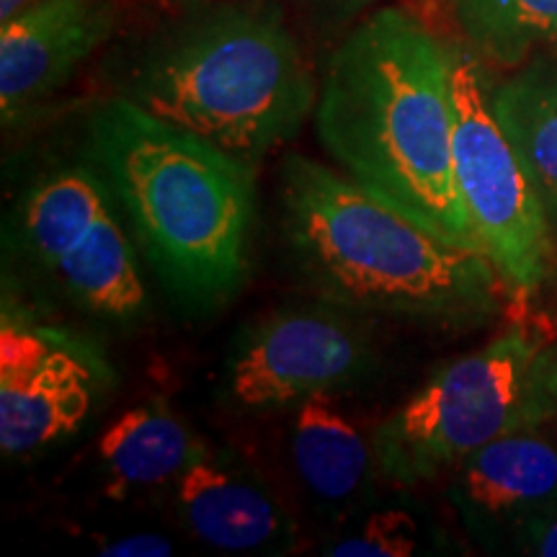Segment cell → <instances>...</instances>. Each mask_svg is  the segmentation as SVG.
<instances>
[{
	"instance_id": "e0dca14e",
	"label": "cell",
	"mask_w": 557,
	"mask_h": 557,
	"mask_svg": "<svg viewBox=\"0 0 557 557\" xmlns=\"http://www.w3.org/2000/svg\"><path fill=\"white\" fill-rule=\"evenodd\" d=\"M418 521L400 508L374 511L346 537L333 540L323 549L333 557H408L421 547Z\"/></svg>"
},
{
	"instance_id": "6da1fadb",
	"label": "cell",
	"mask_w": 557,
	"mask_h": 557,
	"mask_svg": "<svg viewBox=\"0 0 557 557\" xmlns=\"http://www.w3.org/2000/svg\"><path fill=\"white\" fill-rule=\"evenodd\" d=\"M318 143L354 184L451 246L480 250L455 173L449 45L403 9H377L331 54Z\"/></svg>"
},
{
	"instance_id": "2e32d148",
	"label": "cell",
	"mask_w": 557,
	"mask_h": 557,
	"mask_svg": "<svg viewBox=\"0 0 557 557\" xmlns=\"http://www.w3.org/2000/svg\"><path fill=\"white\" fill-rule=\"evenodd\" d=\"M451 13L470 50L498 67L557 54V0H451Z\"/></svg>"
},
{
	"instance_id": "52a82bcc",
	"label": "cell",
	"mask_w": 557,
	"mask_h": 557,
	"mask_svg": "<svg viewBox=\"0 0 557 557\" xmlns=\"http://www.w3.org/2000/svg\"><path fill=\"white\" fill-rule=\"evenodd\" d=\"M18 225L29 253L78 308L116 323L148 308L135 250L96 171L73 165L34 181Z\"/></svg>"
},
{
	"instance_id": "ac0fdd59",
	"label": "cell",
	"mask_w": 557,
	"mask_h": 557,
	"mask_svg": "<svg viewBox=\"0 0 557 557\" xmlns=\"http://www.w3.org/2000/svg\"><path fill=\"white\" fill-rule=\"evenodd\" d=\"M297 3L310 13L315 26L325 32H333L354 24V21H357L369 5L377 3V0H297Z\"/></svg>"
},
{
	"instance_id": "4fadbf2b",
	"label": "cell",
	"mask_w": 557,
	"mask_h": 557,
	"mask_svg": "<svg viewBox=\"0 0 557 557\" xmlns=\"http://www.w3.org/2000/svg\"><path fill=\"white\" fill-rule=\"evenodd\" d=\"M289 451L305 491L336 517L364 504L380 478L372 442L331 406L329 395L297 406Z\"/></svg>"
},
{
	"instance_id": "7c38bea8",
	"label": "cell",
	"mask_w": 557,
	"mask_h": 557,
	"mask_svg": "<svg viewBox=\"0 0 557 557\" xmlns=\"http://www.w3.org/2000/svg\"><path fill=\"white\" fill-rule=\"evenodd\" d=\"M176 504L194 537L214 549L282 555L297 542V529L274 493L209 451L181 475Z\"/></svg>"
},
{
	"instance_id": "7a4b0ae2",
	"label": "cell",
	"mask_w": 557,
	"mask_h": 557,
	"mask_svg": "<svg viewBox=\"0 0 557 557\" xmlns=\"http://www.w3.org/2000/svg\"><path fill=\"white\" fill-rule=\"evenodd\" d=\"M86 145L178 305L207 312L238 295L256 227V165L124 96L90 111Z\"/></svg>"
},
{
	"instance_id": "9a60e30c",
	"label": "cell",
	"mask_w": 557,
	"mask_h": 557,
	"mask_svg": "<svg viewBox=\"0 0 557 557\" xmlns=\"http://www.w3.org/2000/svg\"><path fill=\"white\" fill-rule=\"evenodd\" d=\"M491 107L557 222V54H537L511 67V75L491 88Z\"/></svg>"
},
{
	"instance_id": "30bf717a",
	"label": "cell",
	"mask_w": 557,
	"mask_h": 557,
	"mask_svg": "<svg viewBox=\"0 0 557 557\" xmlns=\"http://www.w3.org/2000/svg\"><path fill=\"white\" fill-rule=\"evenodd\" d=\"M116 0H37L0 24V111L11 127L114 37Z\"/></svg>"
},
{
	"instance_id": "ffe728a7",
	"label": "cell",
	"mask_w": 557,
	"mask_h": 557,
	"mask_svg": "<svg viewBox=\"0 0 557 557\" xmlns=\"http://www.w3.org/2000/svg\"><path fill=\"white\" fill-rule=\"evenodd\" d=\"M99 555L107 557H165L173 555V542L160 534H127V537L109 540L99 547Z\"/></svg>"
},
{
	"instance_id": "d6986e66",
	"label": "cell",
	"mask_w": 557,
	"mask_h": 557,
	"mask_svg": "<svg viewBox=\"0 0 557 557\" xmlns=\"http://www.w3.org/2000/svg\"><path fill=\"white\" fill-rule=\"evenodd\" d=\"M508 553L557 557V508L529 521L517 537H513Z\"/></svg>"
},
{
	"instance_id": "ba28073f",
	"label": "cell",
	"mask_w": 557,
	"mask_h": 557,
	"mask_svg": "<svg viewBox=\"0 0 557 557\" xmlns=\"http://www.w3.org/2000/svg\"><path fill=\"white\" fill-rule=\"evenodd\" d=\"M377 364L367 312L320 299L269 312L227 361V395L243 410L297 408L354 387Z\"/></svg>"
},
{
	"instance_id": "3957f363",
	"label": "cell",
	"mask_w": 557,
	"mask_h": 557,
	"mask_svg": "<svg viewBox=\"0 0 557 557\" xmlns=\"http://www.w3.org/2000/svg\"><path fill=\"white\" fill-rule=\"evenodd\" d=\"M276 194L289 259L323 299L447 331L500 312L508 289L485 253L436 238L346 173L289 152Z\"/></svg>"
},
{
	"instance_id": "5bb4252c",
	"label": "cell",
	"mask_w": 557,
	"mask_h": 557,
	"mask_svg": "<svg viewBox=\"0 0 557 557\" xmlns=\"http://www.w3.org/2000/svg\"><path fill=\"white\" fill-rule=\"evenodd\" d=\"M207 447L163 403H145L116 418L99 438V457L109 498L127 500L137 493L173 483Z\"/></svg>"
},
{
	"instance_id": "8992f818",
	"label": "cell",
	"mask_w": 557,
	"mask_h": 557,
	"mask_svg": "<svg viewBox=\"0 0 557 557\" xmlns=\"http://www.w3.org/2000/svg\"><path fill=\"white\" fill-rule=\"evenodd\" d=\"M449 81L459 197L506 289L532 297L553 278L557 263L549 212L496 122L491 83L470 47L449 45Z\"/></svg>"
},
{
	"instance_id": "44dd1931",
	"label": "cell",
	"mask_w": 557,
	"mask_h": 557,
	"mask_svg": "<svg viewBox=\"0 0 557 557\" xmlns=\"http://www.w3.org/2000/svg\"><path fill=\"white\" fill-rule=\"evenodd\" d=\"M34 3H37V0H0V24L13 16H18L21 11H26Z\"/></svg>"
},
{
	"instance_id": "277c9868",
	"label": "cell",
	"mask_w": 557,
	"mask_h": 557,
	"mask_svg": "<svg viewBox=\"0 0 557 557\" xmlns=\"http://www.w3.org/2000/svg\"><path fill=\"white\" fill-rule=\"evenodd\" d=\"M318 90L276 0H207L137 47L116 96L259 169L299 135Z\"/></svg>"
},
{
	"instance_id": "8fae6325",
	"label": "cell",
	"mask_w": 557,
	"mask_h": 557,
	"mask_svg": "<svg viewBox=\"0 0 557 557\" xmlns=\"http://www.w3.org/2000/svg\"><path fill=\"white\" fill-rule=\"evenodd\" d=\"M447 496L485 549H508L529 521L557 508V436L547 426L485 444L451 468Z\"/></svg>"
},
{
	"instance_id": "9c48e42d",
	"label": "cell",
	"mask_w": 557,
	"mask_h": 557,
	"mask_svg": "<svg viewBox=\"0 0 557 557\" xmlns=\"http://www.w3.org/2000/svg\"><path fill=\"white\" fill-rule=\"evenodd\" d=\"M114 382L101 348L37 323L5 297L0 315V449L26 457L75 434Z\"/></svg>"
},
{
	"instance_id": "5b68a950",
	"label": "cell",
	"mask_w": 557,
	"mask_h": 557,
	"mask_svg": "<svg viewBox=\"0 0 557 557\" xmlns=\"http://www.w3.org/2000/svg\"><path fill=\"white\" fill-rule=\"evenodd\" d=\"M557 423V338L513 325L438 367L372 434L380 478L418 485L519 431Z\"/></svg>"
}]
</instances>
